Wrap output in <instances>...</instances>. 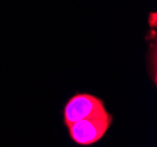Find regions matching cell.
<instances>
[{"mask_svg": "<svg viewBox=\"0 0 157 147\" xmlns=\"http://www.w3.org/2000/svg\"><path fill=\"white\" fill-rule=\"evenodd\" d=\"M114 122V115L107 109L68 125V137L78 146L89 147L96 145L105 137Z\"/></svg>", "mask_w": 157, "mask_h": 147, "instance_id": "cell-1", "label": "cell"}, {"mask_svg": "<svg viewBox=\"0 0 157 147\" xmlns=\"http://www.w3.org/2000/svg\"><path fill=\"white\" fill-rule=\"evenodd\" d=\"M103 111H105V104L102 98L86 92L75 93L66 101L62 107V122L65 126H68L75 121Z\"/></svg>", "mask_w": 157, "mask_h": 147, "instance_id": "cell-2", "label": "cell"}, {"mask_svg": "<svg viewBox=\"0 0 157 147\" xmlns=\"http://www.w3.org/2000/svg\"><path fill=\"white\" fill-rule=\"evenodd\" d=\"M156 22H157V14L154 11V12L149 13V15H148V25H149L150 28H156L157 26Z\"/></svg>", "mask_w": 157, "mask_h": 147, "instance_id": "cell-3", "label": "cell"}, {"mask_svg": "<svg viewBox=\"0 0 157 147\" xmlns=\"http://www.w3.org/2000/svg\"><path fill=\"white\" fill-rule=\"evenodd\" d=\"M145 40L147 41H156V28H151L148 31V33L145 35Z\"/></svg>", "mask_w": 157, "mask_h": 147, "instance_id": "cell-4", "label": "cell"}]
</instances>
